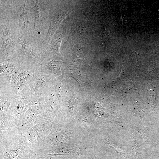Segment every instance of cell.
I'll return each mask as SVG.
<instances>
[{
    "label": "cell",
    "mask_w": 159,
    "mask_h": 159,
    "mask_svg": "<svg viewBox=\"0 0 159 159\" xmlns=\"http://www.w3.org/2000/svg\"><path fill=\"white\" fill-rule=\"evenodd\" d=\"M17 91L8 80L0 75V117L5 116L11 100Z\"/></svg>",
    "instance_id": "cell-2"
},
{
    "label": "cell",
    "mask_w": 159,
    "mask_h": 159,
    "mask_svg": "<svg viewBox=\"0 0 159 159\" xmlns=\"http://www.w3.org/2000/svg\"><path fill=\"white\" fill-rule=\"evenodd\" d=\"M43 1H36L34 6L30 11L31 14L34 22V30H38L43 24L46 17V4Z\"/></svg>",
    "instance_id": "cell-5"
},
{
    "label": "cell",
    "mask_w": 159,
    "mask_h": 159,
    "mask_svg": "<svg viewBox=\"0 0 159 159\" xmlns=\"http://www.w3.org/2000/svg\"><path fill=\"white\" fill-rule=\"evenodd\" d=\"M34 73L29 69L22 67L16 80L15 88L17 91L22 90L29 84Z\"/></svg>",
    "instance_id": "cell-9"
},
{
    "label": "cell",
    "mask_w": 159,
    "mask_h": 159,
    "mask_svg": "<svg viewBox=\"0 0 159 159\" xmlns=\"http://www.w3.org/2000/svg\"><path fill=\"white\" fill-rule=\"evenodd\" d=\"M46 109L44 98L42 94L33 93L29 109L42 120Z\"/></svg>",
    "instance_id": "cell-8"
},
{
    "label": "cell",
    "mask_w": 159,
    "mask_h": 159,
    "mask_svg": "<svg viewBox=\"0 0 159 159\" xmlns=\"http://www.w3.org/2000/svg\"><path fill=\"white\" fill-rule=\"evenodd\" d=\"M20 148H17L10 151L8 154L9 158L10 159H18L19 158L21 153V150L20 149Z\"/></svg>",
    "instance_id": "cell-11"
},
{
    "label": "cell",
    "mask_w": 159,
    "mask_h": 159,
    "mask_svg": "<svg viewBox=\"0 0 159 159\" xmlns=\"http://www.w3.org/2000/svg\"><path fill=\"white\" fill-rule=\"evenodd\" d=\"M7 64L5 71L0 74L15 87L16 79L22 67L10 58L7 60Z\"/></svg>",
    "instance_id": "cell-7"
},
{
    "label": "cell",
    "mask_w": 159,
    "mask_h": 159,
    "mask_svg": "<svg viewBox=\"0 0 159 159\" xmlns=\"http://www.w3.org/2000/svg\"><path fill=\"white\" fill-rule=\"evenodd\" d=\"M53 77L44 72L37 71L33 74L29 85L35 94H42L47 84Z\"/></svg>",
    "instance_id": "cell-4"
},
{
    "label": "cell",
    "mask_w": 159,
    "mask_h": 159,
    "mask_svg": "<svg viewBox=\"0 0 159 159\" xmlns=\"http://www.w3.org/2000/svg\"><path fill=\"white\" fill-rule=\"evenodd\" d=\"M2 43L0 50V62H6L9 56H12L15 51L13 36L8 23L3 25Z\"/></svg>",
    "instance_id": "cell-3"
},
{
    "label": "cell",
    "mask_w": 159,
    "mask_h": 159,
    "mask_svg": "<svg viewBox=\"0 0 159 159\" xmlns=\"http://www.w3.org/2000/svg\"><path fill=\"white\" fill-rule=\"evenodd\" d=\"M28 11L27 7L25 4L21 7L19 13V24L20 27L23 30L27 29L29 25V16Z\"/></svg>",
    "instance_id": "cell-10"
},
{
    "label": "cell",
    "mask_w": 159,
    "mask_h": 159,
    "mask_svg": "<svg viewBox=\"0 0 159 159\" xmlns=\"http://www.w3.org/2000/svg\"><path fill=\"white\" fill-rule=\"evenodd\" d=\"M33 92L29 85L22 90L17 91L4 118L10 122L20 121L29 108Z\"/></svg>",
    "instance_id": "cell-1"
},
{
    "label": "cell",
    "mask_w": 159,
    "mask_h": 159,
    "mask_svg": "<svg viewBox=\"0 0 159 159\" xmlns=\"http://www.w3.org/2000/svg\"><path fill=\"white\" fill-rule=\"evenodd\" d=\"M63 63L62 60L46 61L42 64L37 71L44 72L53 78L59 77L62 74L61 67Z\"/></svg>",
    "instance_id": "cell-6"
}]
</instances>
